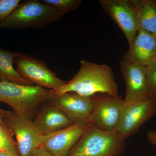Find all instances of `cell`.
Instances as JSON below:
<instances>
[{
	"mask_svg": "<svg viewBox=\"0 0 156 156\" xmlns=\"http://www.w3.org/2000/svg\"><path fill=\"white\" fill-rule=\"evenodd\" d=\"M125 148V139L117 131L106 132L92 126L67 156H120Z\"/></svg>",
	"mask_w": 156,
	"mask_h": 156,
	"instance_id": "obj_4",
	"label": "cell"
},
{
	"mask_svg": "<svg viewBox=\"0 0 156 156\" xmlns=\"http://www.w3.org/2000/svg\"><path fill=\"white\" fill-rule=\"evenodd\" d=\"M4 111L0 108V118H2L4 116Z\"/></svg>",
	"mask_w": 156,
	"mask_h": 156,
	"instance_id": "obj_24",
	"label": "cell"
},
{
	"mask_svg": "<svg viewBox=\"0 0 156 156\" xmlns=\"http://www.w3.org/2000/svg\"><path fill=\"white\" fill-rule=\"evenodd\" d=\"M147 139L149 142L156 147V131L149 130L148 131Z\"/></svg>",
	"mask_w": 156,
	"mask_h": 156,
	"instance_id": "obj_22",
	"label": "cell"
},
{
	"mask_svg": "<svg viewBox=\"0 0 156 156\" xmlns=\"http://www.w3.org/2000/svg\"><path fill=\"white\" fill-rule=\"evenodd\" d=\"M55 95L51 89L36 85L24 86L10 82H0V101L7 104L23 119L33 121L38 109Z\"/></svg>",
	"mask_w": 156,
	"mask_h": 156,
	"instance_id": "obj_2",
	"label": "cell"
},
{
	"mask_svg": "<svg viewBox=\"0 0 156 156\" xmlns=\"http://www.w3.org/2000/svg\"><path fill=\"white\" fill-rule=\"evenodd\" d=\"M138 17L139 30L156 35V4L152 0H132Z\"/></svg>",
	"mask_w": 156,
	"mask_h": 156,
	"instance_id": "obj_16",
	"label": "cell"
},
{
	"mask_svg": "<svg viewBox=\"0 0 156 156\" xmlns=\"http://www.w3.org/2000/svg\"><path fill=\"white\" fill-rule=\"evenodd\" d=\"M17 70L34 85L57 92L66 83L51 70L44 61L19 53L14 58Z\"/></svg>",
	"mask_w": 156,
	"mask_h": 156,
	"instance_id": "obj_5",
	"label": "cell"
},
{
	"mask_svg": "<svg viewBox=\"0 0 156 156\" xmlns=\"http://www.w3.org/2000/svg\"><path fill=\"white\" fill-rule=\"evenodd\" d=\"M4 120L15 136L19 156H30L34 150L42 146L44 135L33 121L23 119L10 111H4Z\"/></svg>",
	"mask_w": 156,
	"mask_h": 156,
	"instance_id": "obj_6",
	"label": "cell"
},
{
	"mask_svg": "<svg viewBox=\"0 0 156 156\" xmlns=\"http://www.w3.org/2000/svg\"><path fill=\"white\" fill-rule=\"evenodd\" d=\"M155 37V38H156V35L155 36H154Z\"/></svg>",
	"mask_w": 156,
	"mask_h": 156,
	"instance_id": "obj_25",
	"label": "cell"
},
{
	"mask_svg": "<svg viewBox=\"0 0 156 156\" xmlns=\"http://www.w3.org/2000/svg\"><path fill=\"white\" fill-rule=\"evenodd\" d=\"M0 156H19L14 154L6 152L1 151H0Z\"/></svg>",
	"mask_w": 156,
	"mask_h": 156,
	"instance_id": "obj_23",
	"label": "cell"
},
{
	"mask_svg": "<svg viewBox=\"0 0 156 156\" xmlns=\"http://www.w3.org/2000/svg\"><path fill=\"white\" fill-rule=\"evenodd\" d=\"M45 105L33 120L43 135L53 133L73 124L60 109L50 101Z\"/></svg>",
	"mask_w": 156,
	"mask_h": 156,
	"instance_id": "obj_14",
	"label": "cell"
},
{
	"mask_svg": "<svg viewBox=\"0 0 156 156\" xmlns=\"http://www.w3.org/2000/svg\"><path fill=\"white\" fill-rule=\"evenodd\" d=\"M155 3H156V1H155Z\"/></svg>",
	"mask_w": 156,
	"mask_h": 156,
	"instance_id": "obj_26",
	"label": "cell"
},
{
	"mask_svg": "<svg viewBox=\"0 0 156 156\" xmlns=\"http://www.w3.org/2000/svg\"><path fill=\"white\" fill-rule=\"evenodd\" d=\"M30 156H53L44 148L41 146L34 150Z\"/></svg>",
	"mask_w": 156,
	"mask_h": 156,
	"instance_id": "obj_21",
	"label": "cell"
},
{
	"mask_svg": "<svg viewBox=\"0 0 156 156\" xmlns=\"http://www.w3.org/2000/svg\"><path fill=\"white\" fill-rule=\"evenodd\" d=\"M146 73L151 97H156V61L147 66Z\"/></svg>",
	"mask_w": 156,
	"mask_h": 156,
	"instance_id": "obj_19",
	"label": "cell"
},
{
	"mask_svg": "<svg viewBox=\"0 0 156 156\" xmlns=\"http://www.w3.org/2000/svg\"><path fill=\"white\" fill-rule=\"evenodd\" d=\"M100 95L86 96L66 92L55 95L48 101L60 109L73 123H89Z\"/></svg>",
	"mask_w": 156,
	"mask_h": 156,
	"instance_id": "obj_8",
	"label": "cell"
},
{
	"mask_svg": "<svg viewBox=\"0 0 156 156\" xmlns=\"http://www.w3.org/2000/svg\"><path fill=\"white\" fill-rule=\"evenodd\" d=\"M20 2V0H0V20L7 17Z\"/></svg>",
	"mask_w": 156,
	"mask_h": 156,
	"instance_id": "obj_20",
	"label": "cell"
},
{
	"mask_svg": "<svg viewBox=\"0 0 156 156\" xmlns=\"http://www.w3.org/2000/svg\"><path fill=\"white\" fill-rule=\"evenodd\" d=\"M156 114V97L147 100L124 103L117 132L126 139L135 134Z\"/></svg>",
	"mask_w": 156,
	"mask_h": 156,
	"instance_id": "obj_7",
	"label": "cell"
},
{
	"mask_svg": "<svg viewBox=\"0 0 156 156\" xmlns=\"http://www.w3.org/2000/svg\"><path fill=\"white\" fill-rule=\"evenodd\" d=\"M19 53L0 47V82L6 81L24 86L35 85L14 69V58Z\"/></svg>",
	"mask_w": 156,
	"mask_h": 156,
	"instance_id": "obj_15",
	"label": "cell"
},
{
	"mask_svg": "<svg viewBox=\"0 0 156 156\" xmlns=\"http://www.w3.org/2000/svg\"><path fill=\"white\" fill-rule=\"evenodd\" d=\"M123 61L146 66L156 61V39L153 35L139 29Z\"/></svg>",
	"mask_w": 156,
	"mask_h": 156,
	"instance_id": "obj_13",
	"label": "cell"
},
{
	"mask_svg": "<svg viewBox=\"0 0 156 156\" xmlns=\"http://www.w3.org/2000/svg\"><path fill=\"white\" fill-rule=\"evenodd\" d=\"M42 2L64 14L77 9L82 3L81 0H43Z\"/></svg>",
	"mask_w": 156,
	"mask_h": 156,
	"instance_id": "obj_18",
	"label": "cell"
},
{
	"mask_svg": "<svg viewBox=\"0 0 156 156\" xmlns=\"http://www.w3.org/2000/svg\"><path fill=\"white\" fill-rule=\"evenodd\" d=\"M80 64L75 76L55 92V95L72 92L86 96L99 94L119 96L118 85L111 68L86 60H81Z\"/></svg>",
	"mask_w": 156,
	"mask_h": 156,
	"instance_id": "obj_1",
	"label": "cell"
},
{
	"mask_svg": "<svg viewBox=\"0 0 156 156\" xmlns=\"http://www.w3.org/2000/svg\"><path fill=\"white\" fill-rule=\"evenodd\" d=\"M120 69L126 85L125 103L151 98L147 77L146 66L136 62H120Z\"/></svg>",
	"mask_w": 156,
	"mask_h": 156,
	"instance_id": "obj_11",
	"label": "cell"
},
{
	"mask_svg": "<svg viewBox=\"0 0 156 156\" xmlns=\"http://www.w3.org/2000/svg\"><path fill=\"white\" fill-rule=\"evenodd\" d=\"M92 125L89 123L72 125L44 135L42 146L53 156H67Z\"/></svg>",
	"mask_w": 156,
	"mask_h": 156,
	"instance_id": "obj_12",
	"label": "cell"
},
{
	"mask_svg": "<svg viewBox=\"0 0 156 156\" xmlns=\"http://www.w3.org/2000/svg\"><path fill=\"white\" fill-rule=\"evenodd\" d=\"M124 104L121 96L100 95L89 123L101 131H117Z\"/></svg>",
	"mask_w": 156,
	"mask_h": 156,
	"instance_id": "obj_10",
	"label": "cell"
},
{
	"mask_svg": "<svg viewBox=\"0 0 156 156\" xmlns=\"http://www.w3.org/2000/svg\"><path fill=\"white\" fill-rule=\"evenodd\" d=\"M13 133L4 120L0 118V151L19 156L17 143L13 137Z\"/></svg>",
	"mask_w": 156,
	"mask_h": 156,
	"instance_id": "obj_17",
	"label": "cell"
},
{
	"mask_svg": "<svg viewBox=\"0 0 156 156\" xmlns=\"http://www.w3.org/2000/svg\"><path fill=\"white\" fill-rule=\"evenodd\" d=\"M99 2L122 31L130 46L139 30L137 12L132 0H100Z\"/></svg>",
	"mask_w": 156,
	"mask_h": 156,
	"instance_id": "obj_9",
	"label": "cell"
},
{
	"mask_svg": "<svg viewBox=\"0 0 156 156\" xmlns=\"http://www.w3.org/2000/svg\"><path fill=\"white\" fill-rule=\"evenodd\" d=\"M64 15L43 2L27 0L20 3L7 17L0 20V29H42L58 21Z\"/></svg>",
	"mask_w": 156,
	"mask_h": 156,
	"instance_id": "obj_3",
	"label": "cell"
}]
</instances>
